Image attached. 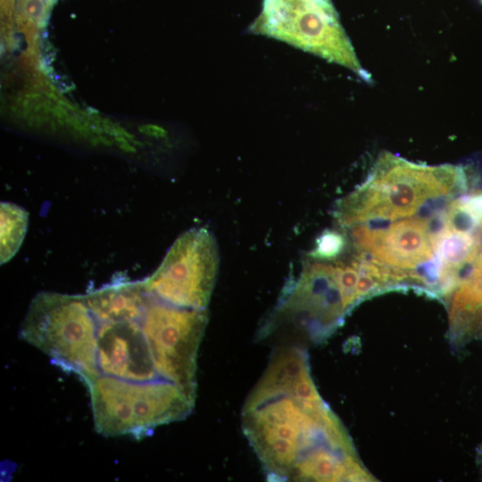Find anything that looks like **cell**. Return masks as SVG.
I'll return each mask as SVG.
<instances>
[{"label":"cell","mask_w":482,"mask_h":482,"mask_svg":"<svg viewBox=\"0 0 482 482\" xmlns=\"http://www.w3.org/2000/svg\"><path fill=\"white\" fill-rule=\"evenodd\" d=\"M346 251L384 290L446 301L482 251V186L470 170L385 152L333 211Z\"/></svg>","instance_id":"obj_1"},{"label":"cell","mask_w":482,"mask_h":482,"mask_svg":"<svg viewBox=\"0 0 482 482\" xmlns=\"http://www.w3.org/2000/svg\"><path fill=\"white\" fill-rule=\"evenodd\" d=\"M245 436L273 481L348 480L358 462L318 394L306 353L278 348L242 409Z\"/></svg>","instance_id":"obj_2"},{"label":"cell","mask_w":482,"mask_h":482,"mask_svg":"<svg viewBox=\"0 0 482 482\" xmlns=\"http://www.w3.org/2000/svg\"><path fill=\"white\" fill-rule=\"evenodd\" d=\"M99 323L84 295L39 292L20 325L19 337L46 354L66 372L87 381L100 375Z\"/></svg>","instance_id":"obj_3"},{"label":"cell","mask_w":482,"mask_h":482,"mask_svg":"<svg viewBox=\"0 0 482 482\" xmlns=\"http://www.w3.org/2000/svg\"><path fill=\"white\" fill-rule=\"evenodd\" d=\"M84 384L95 428L104 436L141 439L158 426L186 419L195 402L164 379L131 381L100 374Z\"/></svg>","instance_id":"obj_4"},{"label":"cell","mask_w":482,"mask_h":482,"mask_svg":"<svg viewBox=\"0 0 482 482\" xmlns=\"http://www.w3.org/2000/svg\"><path fill=\"white\" fill-rule=\"evenodd\" d=\"M248 32L283 41L370 79L330 0H263Z\"/></svg>","instance_id":"obj_5"},{"label":"cell","mask_w":482,"mask_h":482,"mask_svg":"<svg viewBox=\"0 0 482 482\" xmlns=\"http://www.w3.org/2000/svg\"><path fill=\"white\" fill-rule=\"evenodd\" d=\"M305 262L299 278L285 287L261 328L262 338L283 325L317 342L339 326L353 308L343 288L336 260L308 255Z\"/></svg>","instance_id":"obj_6"},{"label":"cell","mask_w":482,"mask_h":482,"mask_svg":"<svg viewBox=\"0 0 482 482\" xmlns=\"http://www.w3.org/2000/svg\"><path fill=\"white\" fill-rule=\"evenodd\" d=\"M219 254L213 235L194 228L180 235L160 266L144 279L154 298L180 308L206 310L215 284Z\"/></svg>","instance_id":"obj_7"},{"label":"cell","mask_w":482,"mask_h":482,"mask_svg":"<svg viewBox=\"0 0 482 482\" xmlns=\"http://www.w3.org/2000/svg\"><path fill=\"white\" fill-rule=\"evenodd\" d=\"M207 322V309L180 308L152 296L140 320L159 377L195 400L197 352Z\"/></svg>","instance_id":"obj_8"},{"label":"cell","mask_w":482,"mask_h":482,"mask_svg":"<svg viewBox=\"0 0 482 482\" xmlns=\"http://www.w3.org/2000/svg\"><path fill=\"white\" fill-rule=\"evenodd\" d=\"M97 364L101 374L131 381L162 379L139 321L99 324Z\"/></svg>","instance_id":"obj_9"},{"label":"cell","mask_w":482,"mask_h":482,"mask_svg":"<svg viewBox=\"0 0 482 482\" xmlns=\"http://www.w3.org/2000/svg\"><path fill=\"white\" fill-rule=\"evenodd\" d=\"M84 297L99 324L122 320L140 322L151 299L143 280L110 283L88 292Z\"/></svg>","instance_id":"obj_10"},{"label":"cell","mask_w":482,"mask_h":482,"mask_svg":"<svg viewBox=\"0 0 482 482\" xmlns=\"http://www.w3.org/2000/svg\"><path fill=\"white\" fill-rule=\"evenodd\" d=\"M1 264L10 261L19 250L29 222V213L22 207L8 202L0 206Z\"/></svg>","instance_id":"obj_11"},{"label":"cell","mask_w":482,"mask_h":482,"mask_svg":"<svg viewBox=\"0 0 482 482\" xmlns=\"http://www.w3.org/2000/svg\"><path fill=\"white\" fill-rule=\"evenodd\" d=\"M46 6L41 0H29L25 3V16L31 21H40L46 13Z\"/></svg>","instance_id":"obj_12"},{"label":"cell","mask_w":482,"mask_h":482,"mask_svg":"<svg viewBox=\"0 0 482 482\" xmlns=\"http://www.w3.org/2000/svg\"><path fill=\"white\" fill-rule=\"evenodd\" d=\"M21 1H29V0H21Z\"/></svg>","instance_id":"obj_13"},{"label":"cell","mask_w":482,"mask_h":482,"mask_svg":"<svg viewBox=\"0 0 482 482\" xmlns=\"http://www.w3.org/2000/svg\"><path fill=\"white\" fill-rule=\"evenodd\" d=\"M482 2V0H480Z\"/></svg>","instance_id":"obj_14"}]
</instances>
